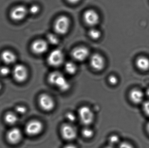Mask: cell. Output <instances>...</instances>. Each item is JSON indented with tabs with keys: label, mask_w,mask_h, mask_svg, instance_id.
<instances>
[{
	"label": "cell",
	"mask_w": 149,
	"mask_h": 148,
	"mask_svg": "<svg viewBox=\"0 0 149 148\" xmlns=\"http://www.w3.org/2000/svg\"><path fill=\"white\" fill-rule=\"evenodd\" d=\"M48 81L51 85L63 92H66L70 88V83L60 72L55 71L51 73L48 77Z\"/></svg>",
	"instance_id": "obj_1"
},
{
	"label": "cell",
	"mask_w": 149,
	"mask_h": 148,
	"mask_svg": "<svg viewBox=\"0 0 149 148\" xmlns=\"http://www.w3.org/2000/svg\"><path fill=\"white\" fill-rule=\"evenodd\" d=\"M70 21L69 17L64 15L57 18L54 24L55 32L58 35H65L70 29Z\"/></svg>",
	"instance_id": "obj_2"
},
{
	"label": "cell",
	"mask_w": 149,
	"mask_h": 148,
	"mask_svg": "<svg viewBox=\"0 0 149 148\" xmlns=\"http://www.w3.org/2000/svg\"><path fill=\"white\" fill-rule=\"evenodd\" d=\"M64 55L62 50L56 49L52 50L48 56L47 62L50 66L58 67L63 64L64 61Z\"/></svg>",
	"instance_id": "obj_3"
},
{
	"label": "cell",
	"mask_w": 149,
	"mask_h": 148,
	"mask_svg": "<svg viewBox=\"0 0 149 148\" xmlns=\"http://www.w3.org/2000/svg\"><path fill=\"white\" fill-rule=\"evenodd\" d=\"M78 114L81 122L85 126L90 125L93 122L94 115L92 110L88 107H81L78 111Z\"/></svg>",
	"instance_id": "obj_4"
},
{
	"label": "cell",
	"mask_w": 149,
	"mask_h": 148,
	"mask_svg": "<svg viewBox=\"0 0 149 148\" xmlns=\"http://www.w3.org/2000/svg\"><path fill=\"white\" fill-rule=\"evenodd\" d=\"M29 13L28 9L23 5L15 6L10 12V17L14 21L18 22L23 20Z\"/></svg>",
	"instance_id": "obj_5"
},
{
	"label": "cell",
	"mask_w": 149,
	"mask_h": 148,
	"mask_svg": "<svg viewBox=\"0 0 149 148\" xmlns=\"http://www.w3.org/2000/svg\"><path fill=\"white\" fill-rule=\"evenodd\" d=\"M13 77L17 82H24L28 77V70L25 66L18 64L15 65L12 71Z\"/></svg>",
	"instance_id": "obj_6"
},
{
	"label": "cell",
	"mask_w": 149,
	"mask_h": 148,
	"mask_svg": "<svg viewBox=\"0 0 149 148\" xmlns=\"http://www.w3.org/2000/svg\"><path fill=\"white\" fill-rule=\"evenodd\" d=\"M38 103L42 109L46 112H50L54 109L55 101L53 98L47 94H41L38 98Z\"/></svg>",
	"instance_id": "obj_7"
},
{
	"label": "cell",
	"mask_w": 149,
	"mask_h": 148,
	"mask_svg": "<svg viewBox=\"0 0 149 148\" xmlns=\"http://www.w3.org/2000/svg\"><path fill=\"white\" fill-rule=\"evenodd\" d=\"M43 129V125L42 122L33 120L28 123L25 127V132L30 136H36L39 135Z\"/></svg>",
	"instance_id": "obj_8"
},
{
	"label": "cell",
	"mask_w": 149,
	"mask_h": 148,
	"mask_svg": "<svg viewBox=\"0 0 149 148\" xmlns=\"http://www.w3.org/2000/svg\"><path fill=\"white\" fill-rule=\"evenodd\" d=\"M100 18L98 13L93 10H88L83 14L84 22L87 25L91 27L97 25L100 21Z\"/></svg>",
	"instance_id": "obj_9"
},
{
	"label": "cell",
	"mask_w": 149,
	"mask_h": 148,
	"mask_svg": "<svg viewBox=\"0 0 149 148\" xmlns=\"http://www.w3.org/2000/svg\"><path fill=\"white\" fill-rule=\"evenodd\" d=\"M48 43L43 40H36L31 45V49L34 54L41 55L45 53L48 49Z\"/></svg>",
	"instance_id": "obj_10"
},
{
	"label": "cell",
	"mask_w": 149,
	"mask_h": 148,
	"mask_svg": "<svg viewBox=\"0 0 149 148\" xmlns=\"http://www.w3.org/2000/svg\"><path fill=\"white\" fill-rule=\"evenodd\" d=\"M61 133L63 138L66 140H72L77 137V130L70 124L63 125L61 127Z\"/></svg>",
	"instance_id": "obj_11"
},
{
	"label": "cell",
	"mask_w": 149,
	"mask_h": 148,
	"mask_svg": "<svg viewBox=\"0 0 149 148\" xmlns=\"http://www.w3.org/2000/svg\"><path fill=\"white\" fill-rule=\"evenodd\" d=\"M89 55V51L86 47L75 48L72 52V56L75 61L81 62L86 60Z\"/></svg>",
	"instance_id": "obj_12"
},
{
	"label": "cell",
	"mask_w": 149,
	"mask_h": 148,
	"mask_svg": "<svg viewBox=\"0 0 149 148\" xmlns=\"http://www.w3.org/2000/svg\"><path fill=\"white\" fill-rule=\"evenodd\" d=\"M22 136V132L20 129L17 128H14L8 131L6 138L10 143L15 145L21 141Z\"/></svg>",
	"instance_id": "obj_13"
},
{
	"label": "cell",
	"mask_w": 149,
	"mask_h": 148,
	"mask_svg": "<svg viewBox=\"0 0 149 148\" xmlns=\"http://www.w3.org/2000/svg\"><path fill=\"white\" fill-rule=\"evenodd\" d=\"M90 63L92 67L95 70L100 71L105 67V60L101 55L94 54L90 57Z\"/></svg>",
	"instance_id": "obj_14"
},
{
	"label": "cell",
	"mask_w": 149,
	"mask_h": 148,
	"mask_svg": "<svg viewBox=\"0 0 149 148\" xmlns=\"http://www.w3.org/2000/svg\"><path fill=\"white\" fill-rule=\"evenodd\" d=\"M144 96L143 92L138 89H134L130 92V99L131 102L134 104H138L142 103L143 102Z\"/></svg>",
	"instance_id": "obj_15"
},
{
	"label": "cell",
	"mask_w": 149,
	"mask_h": 148,
	"mask_svg": "<svg viewBox=\"0 0 149 148\" xmlns=\"http://www.w3.org/2000/svg\"><path fill=\"white\" fill-rule=\"evenodd\" d=\"M0 56L2 61L7 64H13L17 60L15 54L13 51L8 50L3 51Z\"/></svg>",
	"instance_id": "obj_16"
},
{
	"label": "cell",
	"mask_w": 149,
	"mask_h": 148,
	"mask_svg": "<svg viewBox=\"0 0 149 148\" xmlns=\"http://www.w3.org/2000/svg\"><path fill=\"white\" fill-rule=\"evenodd\" d=\"M136 65L140 70L146 71L149 70V59L145 56H140L136 61Z\"/></svg>",
	"instance_id": "obj_17"
},
{
	"label": "cell",
	"mask_w": 149,
	"mask_h": 148,
	"mask_svg": "<svg viewBox=\"0 0 149 148\" xmlns=\"http://www.w3.org/2000/svg\"><path fill=\"white\" fill-rule=\"evenodd\" d=\"M18 118L16 114L13 112L7 113L4 116V120L7 124L12 125L17 122Z\"/></svg>",
	"instance_id": "obj_18"
},
{
	"label": "cell",
	"mask_w": 149,
	"mask_h": 148,
	"mask_svg": "<svg viewBox=\"0 0 149 148\" xmlns=\"http://www.w3.org/2000/svg\"><path fill=\"white\" fill-rule=\"evenodd\" d=\"M65 71L70 75H74L77 71V67L75 63L72 62H68L65 66Z\"/></svg>",
	"instance_id": "obj_19"
},
{
	"label": "cell",
	"mask_w": 149,
	"mask_h": 148,
	"mask_svg": "<svg viewBox=\"0 0 149 148\" xmlns=\"http://www.w3.org/2000/svg\"><path fill=\"white\" fill-rule=\"evenodd\" d=\"M47 41L48 43L53 45H56L59 43V39L58 36V34H48L47 36Z\"/></svg>",
	"instance_id": "obj_20"
},
{
	"label": "cell",
	"mask_w": 149,
	"mask_h": 148,
	"mask_svg": "<svg viewBox=\"0 0 149 148\" xmlns=\"http://www.w3.org/2000/svg\"><path fill=\"white\" fill-rule=\"evenodd\" d=\"M88 36L91 39L96 40L100 37L101 33L99 30L95 28H92L88 31Z\"/></svg>",
	"instance_id": "obj_21"
},
{
	"label": "cell",
	"mask_w": 149,
	"mask_h": 148,
	"mask_svg": "<svg viewBox=\"0 0 149 148\" xmlns=\"http://www.w3.org/2000/svg\"><path fill=\"white\" fill-rule=\"evenodd\" d=\"M82 135L85 138L90 139L94 135V132L89 128H86L82 130Z\"/></svg>",
	"instance_id": "obj_22"
},
{
	"label": "cell",
	"mask_w": 149,
	"mask_h": 148,
	"mask_svg": "<svg viewBox=\"0 0 149 148\" xmlns=\"http://www.w3.org/2000/svg\"><path fill=\"white\" fill-rule=\"evenodd\" d=\"M120 142V138L118 136L114 135L111 136L109 139V142L110 145L109 146L113 147L114 145H116Z\"/></svg>",
	"instance_id": "obj_23"
},
{
	"label": "cell",
	"mask_w": 149,
	"mask_h": 148,
	"mask_svg": "<svg viewBox=\"0 0 149 148\" xmlns=\"http://www.w3.org/2000/svg\"><path fill=\"white\" fill-rule=\"evenodd\" d=\"M28 11L31 14H37L40 11V8L36 4H33L30 7Z\"/></svg>",
	"instance_id": "obj_24"
},
{
	"label": "cell",
	"mask_w": 149,
	"mask_h": 148,
	"mask_svg": "<svg viewBox=\"0 0 149 148\" xmlns=\"http://www.w3.org/2000/svg\"><path fill=\"white\" fill-rule=\"evenodd\" d=\"M10 72V69L6 66H3L0 68V74L3 76L8 75Z\"/></svg>",
	"instance_id": "obj_25"
},
{
	"label": "cell",
	"mask_w": 149,
	"mask_h": 148,
	"mask_svg": "<svg viewBox=\"0 0 149 148\" xmlns=\"http://www.w3.org/2000/svg\"><path fill=\"white\" fill-rule=\"evenodd\" d=\"M16 112L19 114H24L27 112V108L23 106H17L15 108Z\"/></svg>",
	"instance_id": "obj_26"
},
{
	"label": "cell",
	"mask_w": 149,
	"mask_h": 148,
	"mask_svg": "<svg viewBox=\"0 0 149 148\" xmlns=\"http://www.w3.org/2000/svg\"><path fill=\"white\" fill-rule=\"evenodd\" d=\"M66 118L68 120V121L72 123L74 122L76 120L75 115L73 114V113H70V112H69V113L66 114Z\"/></svg>",
	"instance_id": "obj_27"
},
{
	"label": "cell",
	"mask_w": 149,
	"mask_h": 148,
	"mask_svg": "<svg viewBox=\"0 0 149 148\" xmlns=\"http://www.w3.org/2000/svg\"><path fill=\"white\" fill-rule=\"evenodd\" d=\"M143 109L146 115L149 116V100L143 103Z\"/></svg>",
	"instance_id": "obj_28"
},
{
	"label": "cell",
	"mask_w": 149,
	"mask_h": 148,
	"mask_svg": "<svg viewBox=\"0 0 149 148\" xmlns=\"http://www.w3.org/2000/svg\"><path fill=\"white\" fill-rule=\"evenodd\" d=\"M109 83L112 85H115L117 84L118 80L115 76L112 75L109 76L108 79Z\"/></svg>",
	"instance_id": "obj_29"
},
{
	"label": "cell",
	"mask_w": 149,
	"mask_h": 148,
	"mask_svg": "<svg viewBox=\"0 0 149 148\" xmlns=\"http://www.w3.org/2000/svg\"><path fill=\"white\" fill-rule=\"evenodd\" d=\"M119 148H134L130 143L127 142H121L119 145Z\"/></svg>",
	"instance_id": "obj_30"
},
{
	"label": "cell",
	"mask_w": 149,
	"mask_h": 148,
	"mask_svg": "<svg viewBox=\"0 0 149 148\" xmlns=\"http://www.w3.org/2000/svg\"><path fill=\"white\" fill-rule=\"evenodd\" d=\"M68 2L72 4H75L78 3L80 1V0H66Z\"/></svg>",
	"instance_id": "obj_31"
},
{
	"label": "cell",
	"mask_w": 149,
	"mask_h": 148,
	"mask_svg": "<svg viewBox=\"0 0 149 148\" xmlns=\"http://www.w3.org/2000/svg\"><path fill=\"white\" fill-rule=\"evenodd\" d=\"M64 148H77L76 147L73 145H68L65 146Z\"/></svg>",
	"instance_id": "obj_32"
},
{
	"label": "cell",
	"mask_w": 149,
	"mask_h": 148,
	"mask_svg": "<svg viewBox=\"0 0 149 148\" xmlns=\"http://www.w3.org/2000/svg\"><path fill=\"white\" fill-rule=\"evenodd\" d=\"M146 128H147V130L148 131V133L149 134V122L148 123V124H147Z\"/></svg>",
	"instance_id": "obj_33"
},
{
	"label": "cell",
	"mask_w": 149,
	"mask_h": 148,
	"mask_svg": "<svg viewBox=\"0 0 149 148\" xmlns=\"http://www.w3.org/2000/svg\"><path fill=\"white\" fill-rule=\"evenodd\" d=\"M146 94L147 96L149 98V88L147 89L146 92Z\"/></svg>",
	"instance_id": "obj_34"
},
{
	"label": "cell",
	"mask_w": 149,
	"mask_h": 148,
	"mask_svg": "<svg viewBox=\"0 0 149 148\" xmlns=\"http://www.w3.org/2000/svg\"><path fill=\"white\" fill-rule=\"evenodd\" d=\"M105 148H113V146H108V147H105Z\"/></svg>",
	"instance_id": "obj_35"
},
{
	"label": "cell",
	"mask_w": 149,
	"mask_h": 148,
	"mask_svg": "<svg viewBox=\"0 0 149 148\" xmlns=\"http://www.w3.org/2000/svg\"><path fill=\"white\" fill-rule=\"evenodd\" d=\"M1 88H2L1 85V84H0V91H1Z\"/></svg>",
	"instance_id": "obj_36"
}]
</instances>
